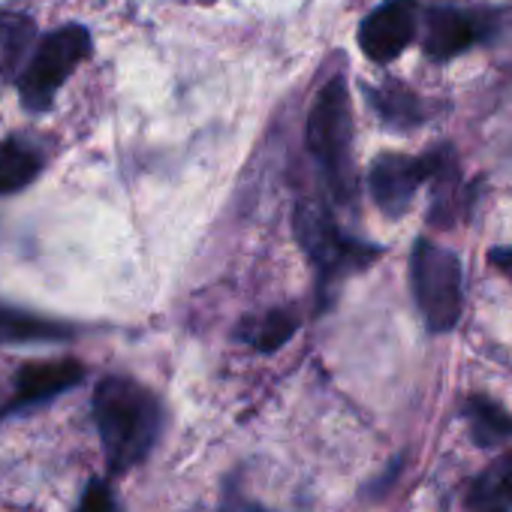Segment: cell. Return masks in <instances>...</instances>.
<instances>
[{"label":"cell","mask_w":512,"mask_h":512,"mask_svg":"<svg viewBox=\"0 0 512 512\" xmlns=\"http://www.w3.org/2000/svg\"><path fill=\"white\" fill-rule=\"evenodd\" d=\"M413 302L431 332H452L464 311V266L449 247L419 238L410 253Z\"/></svg>","instance_id":"cell-4"},{"label":"cell","mask_w":512,"mask_h":512,"mask_svg":"<svg viewBox=\"0 0 512 512\" xmlns=\"http://www.w3.org/2000/svg\"><path fill=\"white\" fill-rule=\"evenodd\" d=\"M76 512H121L112 488L103 479H91L82 491V500L76 506Z\"/></svg>","instance_id":"cell-17"},{"label":"cell","mask_w":512,"mask_h":512,"mask_svg":"<svg viewBox=\"0 0 512 512\" xmlns=\"http://www.w3.org/2000/svg\"><path fill=\"white\" fill-rule=\"evenodd\" d=\"M491 263L512 281V250H494L491 253Z\"/></svg>","instance_id":"cell-19"},{"label":"cell","mask_w":512,"mask_h":512,"mask_svg":"<svg viewBox=\"0 0 512 512\" xmlns=\"http://www.w3.org/2000/svg\"><path fill=\"white\" fill-rule=\"evenodd\" d=\"M40 169L43 157L31 142L19 136L0 142V196L25 190L31 181H37Z\"/></svg>","instance_id":"cell-12"},{"label":"cell","mask_w":512,"mask_h":512,"mask_svg":"<svg viewBox=\"0 0 512 512\" xmlns=\"http://www.w3.org/2000/svg\"><path fill=\"white\" fill-rule=\"evenodd\" d=\"M485 37V19L452 10V7H437L425 16V34H422V52L431 61H449L470 46H476Z\"/></svg>","instance_id":"cell-9"},{"label":"cell","mask_w":512,"mask_h":512,"mask_svg":"<svg viewBox=\"0 0 512 512\" xmlns=\"http://www.w3.org/2000/svg\"><path fill=\"white\" fill-rule=\"evenodd\" d=\"M308 151L335 199L356 196L353 172V103L344 76H332L308 115Z\"/></svg>","instance_id":"cell-2"},{"label":"cell","mask_w":512,"mask_h":512,"mask_svg":"<svg viewBox=\"0 0 512 512\" xmlns=\"http://www.w3.org/2000/svg\"><path fill=\"white\" fill-rule=\"evenodd\" d=\"M91 55V34L82 25H64L40 40L19 79V97L28 112H46L61 85Z\"/></svg>","instance_id":"cell-5"},{"label":"cell","mask_w":512,"mask_h":512,"mask_svg":"<svg viewBox=\"0 0 512 512\" xmlns=\"http://www.w3.org/2000/svg\"><path fill=\"white\" fill-rule=\"evenodd\" d=\"M85 377V365L79 359H49V362H28L16 374V392L0 407V416L52 401L55 395L79 386Z\"/></svg>","instance_id":"cell-8"},{"label":"cell","mask_w":512,"mask_h":512,"mask_svg":"<svg viewBox=\"0 0 512 512\" xmlns=\"http://www.w3.org/2000/svg\"><path fill=\"white\" fill-rule=\"evenodd\" d=\"M467 512H512V452L500 455L473 479Z\"/></svg>","instance_id":"cell-10"},{"label":"cell","mask_w":512,"mask_h":512,"mask_svg":"<svg viewBox=\"0 0 512 512\" xmlns=\"http://www.w3.org/2000/svg\"><path fill=\"white\" fill-rule=\"evenodd\" d=\"M437 169V151L425 157L413 154H380L368 169V190L374 205L386 217H401L413 205L419 187L431 181Z\"/></svg>","instance_id":"cell-6"},{"label":"cell","mask_w":512,"mask_h":512,"mask_svg":"<svg viewBox=\"0 0 512 512\" xmlns=\"http://www.w3.org/2000/svg\"><path fill=\"white\" fill-rule=\"evenodd\" d=\"M464 419L470 425V437L485 449L512 440V413L485 395H470L464 401Z\"/></svg>","instance_id":"cell-13"},{"label":"cell","mask_w":512,"mask_h":512,"mask_svg":"<svg viewBox=\"0 0 512 512\" xmlns=\"http://www.w3.org/2000/svg\"><path fill=\"white\" fill-rule=\"evenodd\" d=\"M299 329V317L293 311H269L263 317H250L241 323L238 338L250 344L256 353H275L281 350Z\"/></svg>","instance_id":"cell-14"},{"label":"cell","mask_w":512,"mask_h":512,"mask_svg":"<svg viewBox=\"0 0 512 512\" xmlns=\"http://www.w3.org/2000/svg\"><path fill=\"white\" fill-rule=\"evenodd\" d=\"M217 512H275V509L253 503V500H247V497H241V494H226L223 503L217 506Z\"/></svg>","instance_id":"cell-18"},{"label":"cell","mask_w":512,"mask_h":512,"mask_svg":"<svg viewBox=\"0 0 512 512\" xmlns=\"http://www.w3.org/2000/svg\"><path fill=\"white\" fill-rule=\"evenodd\" d=\"M34 37H37L34 19H28L25 13H0V82L19 70Z\"/></svg>","instance_id":"cell-15"},{"label":"cell","mask_w":512,"mask_h":512,"mask_svg":"<svg viewBox=\"0 0 512 512\" xmlns=\"http://www.w3.org/2000/svg\"><path fill=\"white\" fill-rule=\"evenodd\" d=\"M91 410L109 473H127L154 452L163 431V407L151 389L109 374L97 383Z\"/></svg>","instance_id":"cell-1"},{"label":"cell","mask_w":512,"mask_h":512,"mask_svg":"<svg viewBox=\"0 0 512 512\" xmlns=\"http://www.w3.org/2000/svg\"><path fill=\"white\" fill-rule=\"evenodd\" d=\"M371 94V103L377 109V115L386 121V124H419L422 121V112H419V97L410 94V91H401L395 85H386L380 91H368Z\"/></svg>","instance_id":"cell-16"},{"label":"cell","mask_w":512,"mask_h":512,"mask_svg":"<svg viewBox=\"0 0 512 512\" xmlns=\"http://www.w3.org/2000/svg\"><path fill=\"white\" fill-rule=\"evenodd\" d=\"M293 232L317 272V296L323 305L347 275L368 269L371 260L380 256L377 244L359 241L344 226H338L335 214L323 202H302L293 217Z\"/></svg>","instance_id":"cell-3"},{"label":"cell","mask_w":512,"mask_h":512,"mask_svg":"<svg viewBox=\"0 0 512 512\" xmlns=\"http://www.w3.org/2000/svg\"><path fill=\"white\" fill-rule=\"evenodd\" d=\"M416 0H383L359 28V46L368 61H395L416 37Z\"/></svg>","instance_id":"cell-7"},{"label":"cell","mask_w":512,"mask_h":512,"mask_svg":"<svg viewBox=\"0 0 512 512\" xmlns=\"http://www.w3.org/2000/svg\"><path fill=\"white\" fill-rule=\"evenodd\" d=\"M73 335L70 326L55 323L49 317L22 311V308H7L0 305V341L7 344H34V341H67Z\"/></svg>","instance_id":"cell-11"}]
</instances>
